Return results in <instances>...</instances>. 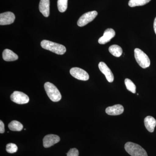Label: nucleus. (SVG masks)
<instances>
[{
    "instance_id": "1",
    "label": "nucleus",
    "mask_w": 156,
    "mask_h": 156,
    "mask_svg": "<svg viewBox=\"0 0 156 156\" xmlns=\"http://www.w3.org/2000/svg\"><path fill=\"white\" fill-rule=\"evenodd\" d=\"M41 44L44 49L50 50L58 55H63L66 52V48L63 45L48 40H43L41 42Z\"/></svg>"
},
{
    "instance_id": "2",
    "label": "nucleus",
    "mask_w": 156,
    "mask_h": 156,
    "mask_svg": "<svg viewBox=\"0 0 156 156\" xmlns=\"http://www.w3.org/2000/svg\"><path fill=\"white\" fill-rule=\"evenodd\" d=\"M125 149L131 156H148L147 153L140 145L131 142L126 143Z\"/></svg>"
},
{
    "instance_id": "3",
    "label": "nucleus",
    "mask_w": 156,
    "mask_h": 156,
    "mask_svg": "<svg viewBox=\"0 0 156 156\" xmlns=\"http://www.w3.org/2000/svg\"><path fill=\"white\" fill-rule=\"evenodd\" d=\"M44 89L50 100L54 102H57L61 100V93L55 85L50 82H47L44 84Z\"/></svg>"
},
{
    "instance_id": "4",
    "label": "nucleus",
    "mask_w": 156,
    "mask_h": 156,
    "mask_svg": "<svg viewBox=\"0 0 156 156\" xmlns=\"http://www.w3.org/2000/svg\"><path fill=\"white\" fill-rule=\"evenodd\" d=\"M134 57L136 62L140 67L143 69L149 67L151 64L150 59L142 50L136 48L134 50Z\"/></svg>"
},
{
    "instance_id": "5",
    "label": "nucleus",
    "mask_w": 156,
    "mask_h": 156,
    "mask_svg": "<svg viewBox=\"0 0 156 156\" xmlns=\"http://www.w3.org/2000/svg\"><path fill=\"white\" fill-rule=\"evenodd\" d=\"M98 15L96 11H90L83 14L77 22V25L79 27H83L87 25L89 23L92 22Z\"/></svg>"
},
{
    "instance_id": "6",
    "label": "nucleus",
    "mask_w": 156,
    "mask_h": 156,
    "mask_svg": "<svg viewBox=\"0 0 156 156\" xmlns=\"http://www.w3.org/2000/svg\"><path fill=\"white\" fill-rule=\"evenodd\" d=\"M11 101L18 104H24L29 101V98L25 93L19 91H14L11 96Z\"/></svg>"
},
{
    "instance_id": "7",
    "label": "nucleus",
    "mask_w": 156,
    "mask_h": 156,
    "mask_svg": "<svg viewBox=\"0 0 156 156\" xmlns=\"http://www.w3.org/2000/svg\"><path fill=\"white\" fill-rule=\"evenodd\" d=\"M70 73L73 77L80 80L87 81L89 78L88 73L80 68H73L70 70Z\"/></svg>"
},
{
    "instance_id": "8",
    "label": "nucleus",
    "mask_w": 156,
    "mask_h": 156,
    "mask_svg": "<svg viewBox=\"0 0 156 156\" xmlns=\"http://www.w3.org/2000/svg\"><path fill=\"white\" fill-rule=\"evenodd\" d=\"M15 16L14 13L6 12L0 14V25H9L14 23Z\"/></svg>"
},
{
    "instance_id": "9",
    "label": "nucleus",
    "mask_w": 156,
    "mask_h": 156,
    "mask_svg": "<svg viewBox=\"0 0 156 156\" xmlns=\"http://www.w3.org/2000/svg\"><path fill=\"white\" fill-rule=\"evenodd\" d=\"M98 68L101 73L105 75L106 80L109 83H112L114 80L113 74L107 65L103 62H101L98 64Z\"/></svg>"
},
{
    "instance_id": "10",
    "label": "nucleus",
    "mask_w": 156,
    "mask_h": 156,
    "mask_svg": "<svg viewBox=\"0 0 156 156\" xmlns=\"http://www.w3.org/2000/svg\"><path fill=\"white\" fill-rule=\"evenodd\" d=\"M60 137L55 134H48L43 139V145L45 148L50 147L60 141Z\"/></svg>"
},
{
    "instance_id": "11",
    "label": "nucleus",
    "mask_w": 156,
    "mask_h": 156,
    "mask_svg": "<svg viewBox=\"0 0 156 156\" xmlns=\"http://www.w3.org/2000/svg\"><path fill=\"white\" fill-rule=\"evenodd\" d=\"M115 35V32L113 29L108 28L105 31L103 36L98 39V42L100 44H105L110 41L111 40Z\"/></svg>"
},
{
    "instance_id": "12",
    "label": "nucleus",
    "mask_w": 156,
    "mask_h": 156,
    "mask_svg": "<svg viewBox=\"0 0 156 156\" xmlns=\"http://www.w3.org/2000/svg\"><path fill=\"white\" fill-rule=\"evenodd\" d=\"M124 111V107L119 104L108 107L105 109V112L109 115H119L122 114Z\"/></svg>"
},
{
    "instance_id": "13",
    "label": "nucleus",
    "mask_w": 156,
    "mask_h": 156,
    "mask_svg": "<svg viewBox=\"0 0 156 156\" xmlns=\"http://www.w3.org/2000/svg\"><path fill=\"white\" fill-rule=\"evenodd\" d=\"M50 0H41L39 4V10L45 17L50 15Z\"/></svg>"
},
{
    "instance_id": "14",
    "label": "nucleus",
    "mask_w": 156,
    "mask_h": 156,
    "mask_svg": "<svg viewBox=\"0 0 156 156\" xmlns=\"http://www.w3.org/2000/svg\"><path fill=\"white\" fill-rule=\"evenodd\" d=\"M144 125L147 131L153 132L156 126V120L154 117L148 116L144 120Z\"/></svg>"
},
{
    "instance_id": "15",
    "label": "nucleus",
    "mask_w": 156,
    "mask_h": 156,
    "mask_svg": "<svg viewBox=\"0 0 156 156\" xmlns=\"http://www.w3.org/2000/svg\"><path fill=\"white\" fill-rule=\"evenodd\" d=\"M3 59L6 61H14L17 60L18 56L16 53L9 49H5L2 53Z\"/></svg>"
},
{
    "instance_id": "16",
    "label": "nucleus",
    "mask_w": 156,
    "mask_h": 156,
    "mask_svg": "<svg viewBox=\"0 0 156 156\" xmlns=\"http://www.w3.org/2000/svg\"><path fill=\"white\" fill-rule=\"evenodd\" d=\"M109 51L112 55L117 57L121 56L123 53L122 48L117 45H113L110 46L109 48Z\"/></svg>"
},
{
    "instance_id": "17",
    "label": "nucleus",
    "mask_w": 156,
    "mask_h": 156,
    "mask_svg": "<svg viewBox=\"0 0 156 156\" xmlns=\"http://www.w3.org/2000/svg\"><path fill=\"white\" fill-rule=\"evenodd\" d=\"M9 128L12 131H20L23 128V126L18 121H13L9 123Z\"/></svg>"
},
{
    "instance_id": "18",
    "label": "nucleus",
    "mask_w": 156,
    "mask_h": 156,
    "mask_svg": "<svg viewBox=\"0 0 156 156\" xmlns=\"http://www.w3.org/2000/svg\"><path fill=\"white\" fill-rule=\"evenodd\" d=\"M151 0H130L128 5L131 7L143 6L149 2Z\"/></svg>"
},
{
    "instance_id": "19",
    "label": "nucleus",
    "mask_w": 156,
    "mask_h": 156,
    "mask_svg": "<svg viewBox=\"0 0 156 156\" xmlns=\"http://www.w3.org/2000/svg\"><path fill=\"white\" fill-rule=\"evenodd\" d=\"M68 0H58L57 7L59 12L62 13L66 11L67 9Z\"/></svg>"
},
{
    "instance_id": "20",
    "label": "nucleus",
    "mask_w": 156,
    "mask_h": 156,
    "mask_svg": "<svg viewBox=\"0 0 156 156\" xmlns=\"http://www.w3.org/2000/svg\"><path fill=\"white\" fill-rule=\"evenodd\" d=\"M125 83L126 88L128 91L133 93L136 92V86L132 81L129 79H126L125 80Z\"/></svg>"
},
{
    "instance_id": "21",
    "label": "nucleus",
    "mask_w": 156,
    "mask_h": 156,
    "mask_svg": "<svg viewBox=\"0 0 156 156\" xmlns=\"http://www.w3.org/2000/svg\"><path fill=\"white\" fill-rule=\"evenodd\" d=\"M18 150L17 146L13 143H9L6 146V151L10 154L16 153Z\"/></svg>"
},
{
    "instance_id": "22",
    "label": "nucleus",
    "mask_w": 156,
    "mask_h": 156,
    "mask_svg": "<svg viewBox=\"0 0 156 156\" xmlns=\"http://www.w3.org/2000/svg\"><path fill=\"white\" fill-rule=\"evenodd\" d=\"M79 152L76 148L71 149L67 153V156H79Z\"/></svg>"
},
{
    "instance_id": "23",
    "label": "nucleus",
    "mask_w": 156,
    "mask_h": 156,
    "mask_svg": "<svg viewBox=\"0 0 156 156\" xmlns=\"http://www.w3.org/2000/svg\"><path fill=\"white\" fill-rule=\"evenodd\" d=\"M5 125L2 121H0V133L1 134H3L5 132Z\"/></svg>"
},
{
    "instance_id": "24",
    "label": "nucleus",
    "mask_w": 156,
    "mask_h": 156,
    "mask_svg": "<svg viewBox=\"0 0 156 156\" xmlns=\"http://www.w3.org/2000/svg\"><path fill=\"white\" fill-rule=\"evenodd\" d=\"M154 30L155 33L156 34V18H155L154 20Z\"/></svg>"
}]
</instances>
